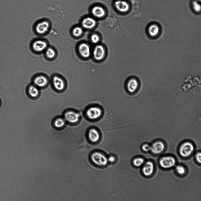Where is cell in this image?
I'll return each mask as SVG.
<instances>
[{
	"label": "cell",
	"mask_w": 201,
	"mask_h": 201,
	"mask_svg": "<svg viewBox=\"0 0 201 201\" xmlns=\"http://www.w3.org/2000/svg\"><path fill=\"white\" fill-rule=\"evenodd\" d=\"M159 163L162 167L165 169L170 168L175 166L176 164V160L172 156H164L160 159Z\"/></svg>",
	"instance_id": "3"
},
{
	"label": "cell",
	"mask_w": 201,
	"mask_h": 201,
	"mask_svg": "<svg viewBox=\"0 0 201 201\" xmlns=\"http://www.w3.org/2000/svg\"><path fill=\"white\" fill-rule=\"evenodd\" d=\"M65 124V119L62 117H59L55 119L54 124V126L58 128H60L63 127Z\"/></svg>",
	"instance_id": "21"
},
{
	"label": "cell",
	"mask_w": 201,
	"mask_h": 201,
	"mask_svg": "<svg viewBox=\"0 0 201 201\" xmlns=\"http://www.w3.org/2000/svg\"><path fill=\"white\" fill-rule=\"evenodd\" d=\"M195 158L197 161L200 164L201 162V154L200 152H198L196 154Z\"/></svg>",
	"instance_id": "28"
},
{
	"label": "cell",
	"mask_w": 201,
	"mask_h": 201,
	"mask_svg": "<svg viewBox=\"0 0 201 201\" xmlns=\"http://www.w3.org/2000/svg\"><path fill=\"white\" fill-rule=\"evenodd\" d=\"M117 9L121 12H126L128 11L129 7L128 4L126 1L122 0H117L114 3Z\"/></svg>",
	"instance_id": "15"
},
{
	"label": "cell",
	"mask_w": 201,
	"mask_h": 201,
	"mask_svg": "<svg viewBox=\"0 0 201 201\" xmlns=\"http://www.w3.org/2000/svg\"><path fill=\"white\" fill-rule=\"evenodd\" d=\"M194 150L193 144L189 142H185L182 143L179 149L180 155L184 157H187L190 156Z\"/></svg>",
	"instance_id": "1"
},
{
	"label": "cell",
	"mask_w": 201,
	"mask_h": 201,
	"mask_svg": "<svg viewBox=\"0 0 201 201\" xmlns=\"http://www.w3.org/2000/svg\"><path fill=\"white\" fill-rule=\"evenodd\" d=\"M78 50L81 56L84 58L89 57L90 54V50L89 46L85 43H82L79 46Z\"/></svg>",
	"instance_id": "12"
},
{
	"label": "cell",
	"mask_w": 201,
	"mask_h": 201,
	"mask_svg": "<svg viewBox=\"0 0 201 201\" xmlns=\"http://www.w3.org/2000/svg\"><path fill=\"white\" fill-rule=\"evenodd\" d=\"M45 54L46 57L49 59L54 58L56 54L54 50L51 48H48L46 51Z\"/></svg>",
	"instance_id": "22"
},
{
	"label": "cell",
	"mask_w": 201,
	"mask_h": 201,
	"mask_svg": "<svg viewBox=\"0 0 201 201\" xmlns=\"http://www.w3.org/2000/svg\"><path fill=\"white\" fill-rule=\"evenodd\" d=\"M49 24L46 21H43L39 23L36 27V32L39 34H42L46 33L48 30Z\"/></svg>",
	"instance_id": "10"
},
{
	"label": "cell",
	"mask_w": 201,
	"mask_h": 201,
	"mask_svg": "<svg viewBox=\"0 0 201 201\" xmlns=\"http://www.w3.org/2000/svg\"><path fill=\"white\" fill-rule=\"evenodd\" d=\"M96 22L95 20L89 17L84 18L82 21V26L86 29H90L94 27L96 25Z\"/></svg>",
	"instance_id": "17"
},
{
	"label": "cell",
	"mask_w": 201,
	"mask_h": 201,
	"mask_svg": "<svg viewBox=\"0 0 201 201\" xmlns=\"http://www.w3.org/2000/svg\"><path fill=\"white\" fill-rule=\"evenodd\" d=\"M48 80L45 76L40 75L36 77L34 79V82L35 86L42 87L47 85Z\"/></svg>",
	"instance_id": "13"
},
{
	"label": "cell",
	"mask_w": 201,
	"mask_h": 201,
	"mask_svg": "<svg viewBox=\"0 0 201 201\" xmlns=\"http://www.w3.org/2000/svg\"><path fill=\"white\" fill-rule=\"evenodd\" d=\"M72 32L74 36L78 37L80 36L82 34L83 30L81 27L77 26L74 28Z\"/></svg>",
	"instance_id": "24"
},
{
	"label": "cell",
	"mask_w": 201,
	"mask_h": 201,
	"mask_svg": "<svg viewBox=\"0 0 201 201\" xmlns=\"http://www.w3.org/2000/svg\"><path fill=\"white\" fill-rule=\"evenodd\" d=\"M116 159L114 157L112 156H110L108 159V161L111 162H113L115 161Z\"/></svg>",
	"instance_id": "29"
},
{
	"label": "cell",
	"mask_w": 201,
	"mask_h": 201,
	"mask_svg": "<svg viewBox=\"0 0 201 201\" xmlns=\"http://www.w3.org/2000/svg\"><path fill=\"white\" fill-rule=\"evenodd\" d=\"M175 170L177 173L180 175H182L185 172V167L181 165H177L175 167Z\"/></svg>",
	"instance_id": "25"
},
{
	"label": "cell",
	"mask_w": 201,
	"mask_h": 201,
	"mask_svg": "<svg viewBox=\"0 0 201 201\" xmlns=\"http://www.w3.org/2000/svg\"><path fill=\"white\" fill-rule=\"evenodd\" d=\"M148 31L149 35L151 36H154L158 34L159 29L157 25L152 24L149 27Z\"/></svg>",
	"instance_id": "20"
},
{
	"label": "cell",
	"mask_w": 201,
	"mask_h": 201,
	"mask_svg": "<svg viewBox=\"0 0 201 201\" xmlns=\"http://www.w3.org/2000/svg\"><path fill=\"white\" fill-rule=\"evenodd\" d=\"M99 37L97 34H93L91 36V41L93 43H97L99 41Z\"/></svg>",
	"instance_id": "26"
},
{
	"label": "cell",
	"mask_w": 201,
	"mask_h": 201,
	"mask_svg": "<svg viewBox=\"0 0 201 201\" xmlns=\"http://www.w3.org/2000/svg\"><path fill=\"white\" fill-rule=\"evenodd\" d=\"M139 86V83L137 79L132 78L129 79L127 84V87L128 91L130 93H134L137 89Z\"/></svg>",
	"instance_id": "14"
},
{
	"label": "cell",
	"mask_w": 201,
	"mask_h": 201,
	"mask_svg": "<svg viewBox=\"0 0 201 201\" xmlns=\"http://www.w3.org/2000/svg\"><path fill=\"white\" fill-rule=\"evenodd\" d=\"M92 13L94 16L98 18L102 17L105 14L104 9L102 7L98 6H95L92 8Z\"/></svg>",
	"instance_id": "18"
},
{
	"label": "cell",
	"mask_w": 201,
	"mask_h": 201,
	"mask_svg": "<svg viewBox=\"0 0 201 201\" xmlns=\"http://www.w3.org/2000/svg\"><path fill=\"white\" fill-rule=\"evenodd\" d=\"M154 169V165L151 161L147 162L143 167L142 171L143 175L146 176H149L153 173Z\"/></svg>",
	"instance_id": "7"
},
{
	"label": "cell",
	"mask_w": 201,
	"mask_h": 201,
	"mask_svg": "<svg viewBox=\"0 0 201 201\" xmlns=\"http://www.w3.org/2000/svg\"><path fill=\"white\" fill-rule=\"evenodd\" d=\"M53 84L54 88L57 90L62 91L65 87V83L61 77L55 76L53 78Z\"/></svg>",
	"instance_id": "8"
},
{
	"label": "cell",
	"mask_w": 201,
	"mask_h": 201,
	"mask_svg": "<svg viewBox=\"0 0 201 201\" xmlns=\"http://www.w3.org/2000/svg\"><path fill=\"white\" fill-rule=\"evenodd\" d=\"M142 149L144 151L147 152L150 150L151 146L148 144H145L142 145Z\"/></svg>",
	"instance_id": "27"
},
{
	"label": "cell",
	"mask_w": 201,
	"mask_h": 201,
	"mask_svg": "<svg viewBox=\"0 0 201 201\" xmlns=\"http://www.w3.org/2000/svg\"><path fill=\"white\" fill-rule=\"evenodd\" d=\"M86 115L91 120H94L99 118L102 114L101 109L99 107L93 106L89 108L86 111Z\"/></svg>",
	"instance_id": "4"
},
{
	"label": "cell",
	"mask_w": 201,
	"mask_h": 201,
	"mask_svg": "<svg viewBox=\"0 0 201 201\" xmlns=\"http://www.w3.org/2000/svg\"><path fill=\"white\" fill-rule=\"evenodd\" d=\"M88 136L90 140L93 142H97L100 138L98 132L94 128H92L89 130Z\"/></svg>",
	"instance_id": "16"
},
{
	"label": "cell",
	"mask_w": 201,
	"mask_h": 201,
	"mask_svg": "<svg viewBox=\"0 0 201 201\" xmlns=\"http://www.w3.org/2000/svg\"><path fill=\"white\" fill-rule=\"evenodd\" d=\"M46 42L42 40H38L34 41L32 44V48L36 52H40L46 49L47 47Z\"/></svg>",
	"instance_id": "9"
},
{
	"label": "cell",
	"mask_w": 201,
	"mask_h": 201,
	"mask_svg": "<svg viewBox=\"0 0 201 201\" xmlns=\"http://www.w3.org/2000/svg\"><path fill=\"white\" fill-rule=\"evenodd\" d=\"M28 92L29 95L33 98L36 97L38 95L39 92L38 88L33 85H31L29 87Z\"/></svg>",
	"instance_id": "19"
},
{
	"label": "cell",
	"mask_w": 201,
	"mask_h": 201,
	"mask_svg": "<svg viewBox=\"0 0 201 201\" xmlns=\"http://www.w3.org/2000/svg\"><path fill=\"white\" fill-rule=\"evenodd\" d=\"M165 148L164 143L161 141L154 142L151 146L150 150L155 154H159L164 151Z\"/></svg>",
	"instance_id": "6"
},
{
	"label": "cell",
	"mask_w": 201,
	"mask_h": 201,
	"mask_svg": "<svg viewBox=\"0 0 201 201\" xmlns=\"http://www.w3.org/2000/svg\"><path fill=\"white\" fill-rule=\"evenodd\" d=\"M105 51L103 47L101 45L95 47L93 51V56L96 60H99L102 59L104 55Z\"/></svg>",
	"instance_id": "11"
},
{
	"label": "cell",
	"mask_w": 201,
	"mask_h": 201,
	"mask_svg": "<svg viewBox=\"0 0 201 201\" xmlns=\"http://www.w3.org/2000/svg\"><path fill=\"white\" fill-rule=\"evenodd\" d=\"M80 117V115L79 113L73 111H67L64 114L65 120L72 124L78 122Z\"/></svg>",
	"instance_id": "5"
},
{
	"label": "cell",
	"mask_w": 201,
	"mask_h": 201,
	"mask_svg": "<svg viewBox=\"0 0 201 201\" xmlns=\"http://www.w3.org/2000/svg\"><path fill=\"white\" fill-rule=\"evenodd\" d=\"M144 162L143 158L137 157L134 159L133 161V164L136 167H139L142 165Z\"/></svg>",
	"instance_id": "23"
},
{
	"label": "cell",
	"mask_w": 201,
	"mask_h": 201,
	"mask_svg": "<svg viewBox=\"0 0 201 201\" xmlns=\"http://www.w3.org/2000/svg\"><path fill=\"white\" fill-rule=\"evenodd\" d=\"M91 159L92 162L99 166H104L108 162V158L103 154L99 152H95L92 154Z\"/></svg>",
	"instance_id": "2"
}]
</instances>
